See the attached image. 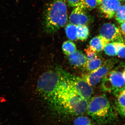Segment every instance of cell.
<instances>
[{
    "label": "cell",
    "mask_w": 125,
    "mask_h": 125,
    "mask_svg": "<svg viewBox=\"0 0 125 125\" xmlns=\"http://www.w3.org/2000/svg\"><path fill=\"white\" fill-rule=\"evenodd\" d=\"M55 109L67 116H77L87 111L89 101L75 91L71 82L70 75L65 74L52 99Z\"/></svg>",
    "instance_id": "cell-1"
},
{
    "label": "cell",
    "mask_w": 125,
    "mask_h": 125,
    "mask_svg": "<svg viewBox=\"0 0 125 125\" xmlns=\"http://www.w3.org/2000/svg\"><path fill=\"white\" fill-rule=\"evenodd\" d=\"M68 14L66 0H54L45 13L44 25L48 33H54L66 24Z\"/></svg>",
    "instance_id": "cell-2"
},
{
    "label": "cell",
    "mask_w": 125,
    "mask_h": 125,
    "mask_svg": "<svg viewBox=\"0 0 125 125\" xmlns=\"http://www.w3.org/2000/svg\"><path fill=\"white\" fill-rule=\"evenodd\" d=\"M88 114L98 123L104 124L114 120V115L108 99L104 94L91 99L87 109Z\"/></svg>",
    "instance_id": "cell-3"
},
{
    "label": "cell",
    "mask_w": 125,
    "mask_h": 125,
    "mask_svg": "<svg viewBox=\"0 0 125 125\" xmlns=\"http://www.w3.org/2000/svg\"><path fill=\"white\" fill-rule=\"evenodd\" d=\"M62 76L58 73L49 71L40 76L38 82V87L40 92L47 97L54 96L60 83Z\"/></svg>",
    "instance_id": "cell-4"
},
{
    "label": "cell",
    "mask_w": 125,
    "mask_h": 125,
    "mask_svg": "<svg viewBox=\"0 0 125 125\" xmlns=\"http://www.w3.org/2000/svg\"><path fill=\"white\" fill-rule=\"evenodd\" d=\"M102 87L104 91L115 94L125 89L123 72L116 70L109 72L103 80Z\"/></svg>",
    "instance_id": "cell-5"
},
{
    "label": "cell",
    "mask_w": 125,
    "mask_h": 125,
    "mask_svg": "<svg viewBox=\"0 0 125 125\" xmlns=\"http://www.w3.org/2000/svg\"><path fill=\"white\" fill-rule=\"evenodd\" d=\"M114 65L112 61L109 60L106 61L98 69L89 72L84 75L83 78L91 86H95L103 80L111 71Z\"/></svg>",
    "instance_id": "cell-6"
},
{
    "label": "cell",
    "mask_w": 125,
    "mask_h": 125,
    "mask_svg": "<svg viewBox=\"0 0 125 125\" xmlns=\"http://www.w3.org/2000/svg\"><path fill=\"white\" fill-rule=\"evenodd\" d=\"M100 32V36L106 45L111 42H122L121 32L114 24H104L101 27Z\"/></svg>",
    "instance_id": "cell-7"
},
{
    "label": "cell",
    "mask_w": 125,
    "mask_h": 125,
    "mask_svg": "<svg viewBox=\"0 0 125 125\" xmlns=\"http://www.w3.org/2000/svg\"><path fill=\"white\" fill-rule=\"evenodd\" d=\"M71 82L75 91L84 98L89 101L93 93V90L83 78L70 76Z\"/></svg>",
    "instance_id": "cell-8"
},
{
    "label": "cell",
    "mask_w": 125,
    "mask_h": 125,
    "mask_svg": "<svg viewBox=\"0 0 125 125\" xmlns=\"http://www.w3.org/2000/svg\"><path fill=\"white\" fill-rule=\"evenodd\" d=\"M85 10L80 6L75 7L70 15V23L77 26L87 25L90 23L92 19Z\"/></svg>",
    "instance_id": "cell-9"
},
{
    "label": "cell",
    "mask_w": 125,
    "mask_h": 125,
    "mask_svg": "<svg viewBox=\"0 0 125 125\" xmlns=\"http://www.w3.org/2000/svg\"><path fill=\"white\" fill-rule=\"evenodd\" d=\"M120 5L118 0H99L98 1L100 10L109 19L113 17Z\"/></svg>",
    "instance_id": "cell-10"
},
{
    "label": "cell",
    "mask_w": 125,
    "mask_h": 125,
    "mask_svg": "<svg viewBox=\"0 0 125 125\" xmlns=\"http://www.w3.org/2000/svg\"><path fill=\"white\" fill-rule=\"evenodd\" d=\"M70 62L76 67H86L87 59L83 52L79 51H75L73 53L69 56Z\"/></svg>",
    "instance_id": "cell-11"
},
{
    "label": "cell",
    "mask_w": 125,
    "mask_h": 125,
    "mask_svg": "<svg viewBox=\"0 0 125 125\" xmlns=\"http://www.w3.org/2000/svg\"><path fill=\"white\" fill-rule=\"evenodd\" d=\"M89 46L96 52L102 51L106 44L100 36H96L90 42Z\"/></svg>",
    "instance_id": "cell-12"
},
{
    "label": "cell",
    "mask_w": 125,
    "mask_h": 125,
    "mask_svg": "<svg viewBox=\"0 0 125 125\" xmlns=\"http://www.w3.org/2000/svg\"><path fill=\"white\" fill-rule=\"evenodd\" d=\"M65 31L67 38L71 40L76 41L77 37V26L71 23L68 24L65 28Z\"/></svg>",
    "instance_id": "cell-13"
},
{
    "label": "cell",
    "mask_w": 125,
    "mask_h": 125,
    "mask_svg": "<svg viewBox=\"0 0 125 125\" xmlns=\"http://www.w3.org/2000/svg\"><path fill=\"white\" fill-rule=\"evenodd\" d=\"M63 52L66 55H70L76 50V45L73 42L68 40L65 42L62 45Z\"/></svg>",
    "instance_id": "cell-14"
},
{
    "label": "cell",
    "mask_w": 125,
    "mask_h": 125,
    "mask_svg": "<svg viewBox=\"0 0 125 125\" xmlns=\"http://www.w3.org/2000/svg\"><path fill=\"white\" fill-rule=\"evenodd\" d=\"M98 5L97 0H81L78 6H80L85 10H91L95 9Z\"/></svg>",
    "instance_id": "cell-15"
},
{
    "label": "cell",
    "mask_w": 125,
    "mask_h": 125,
    "mask_svg": "<svg viewBox=\"0 0 125 125\" xmlns=\"http://www.w3.org/2000/svg\"><path fill=\"white\" fill-rule=\"evenodd\" d=\"M89 35V30L87 25L77 26L78 40L84 41L87 39Z\"/></svg>",
    "instance_id": "cell-16"
},
{
    "label": "cell",
    "mask_w": 125,
    "mask_h": 125,
    "mask_svg": "<svg viewBox=\"0 0 125 125\" xmlns=\"http://www.w3.org/2000/svg\"><path fill=\"white\" fill-rule=\"evenodd\" d=\"M103 63L101 59L98 58L90 61L87 62L86 69L89 72L94 71L101 67Z\"/></svg>",
    "instance_id": "cell-17"
},
{
    "label": "cell",
    "mask_w": 125,
    "mask_h": 125,
    "mask_svg": "<svg viewBox=\"0 0 125 125\" xmlns=\"http://www.w3.org/2000/svg\"><path fill=\"white\" fill-rule=\"evenodd\" d=\"M74 125H96L94 122L88 117L79 115L74 121Z\"/></svg>",
    "instance_id": "cell-18"
},
{
    "label": "cell",
    "mask_w": 125,
    "mask_h": 125,
    "mask_svg": "<svg viewBox=\"0 0 125 125\" xmlns=\"http://www.w3.org/2000/svg\"><path fill=\"white\" fill-rule=\"evenodd\" d=\"M117 108L125 109V89L116 94Z\"/></svg>",
    "instance_id": "cell-19"
},
{
    "label": "cell",
    "mask_w": 125,
    "mask_h": 125,
    "mask_svg": "<svg viewBox=\"0 0 125 125\" xmlns=\"http://www.w3.org/2000/svg\"><path fill=\"white\" fill-rule=\"evenodd\" d=\"M116 55L120 58H125V44L122 42H114Z\"/></svg>",
    "instance_id": "cell-20"
},
{
    "label": "cell",
    "mask_w": 125,
    "mask_h": 125,
    "mask_svg": "<svg viewBox=\"0 0 125 125\" xmlns=\"http://www.w3.org/2000/svg\"><path fill=\"white\" fill-rule=\"evenodd\" d=\"M104 52L106 54L111 56L116 55V50L114 42H109L105 45L104 47Z\"/></svg>",
    "instance_id": "cell-21"
},
{
    "label": "cell",
    "mask_w": 125,
    "mask_h": 125,
    "mask_svg": "<svg viewBox=\"0 0 125 125\" xmlns=\"http://www.w3.org/2000/svg\"><path fill=\"white\" fill-rule=\"evenodd\" d=\"M115 16L118 22L122 23L125 22V5L120 6L116 11Z\"/></svg>",
    "instance_id": "cell-22"
},
{
    "label": "cell",
    "mask_w": 125,
    "mask_h": 125,
    "mask_svg": "<svg viewBox=\"0 0 125 125\" xmlns=\"http://www.w3.org/2000/svg\"><path fill=\"white\" fill-rule=\"evenodd\" d=\"M86 54L87 62L90 61L98 58L96 52L89 46L84 50Z\"/></svg>",
    "instance_id": "cell-23"
},
{
    "label": "cell",
    "mask_w": 125,
    "mask_h": 125,
    "mask_svg": "<svg viewBox=\"0 0 125 125\" xmlns=\"http://www.w3.org/2000/svg\"><path fill=\"white\" fill-rule=\"evenodd\" d=\"M68 5L72 7L78 6L81 0H66Z\"/></svg>",
    "instance_id": "cell-24"
},
{
    "label": "cell",
    "mask_w": 125,
    "mask_h": 125,
    "mask_svg": "<svg viewBox=\"0 0 125 125\" xmlns=\"http://www.w3.org/2000/svg\"><path fill=\"white\" fill-rule=\"evenodd\" d=\"M121 32L123 36L125 37V22L122 23L121 25Z\"/></svg>",
    "instance_id": "cell-25"
},
{
    "label": "cell",
    "mask_w": 125,
    "mask_h": 125,
    "mask_svg": "<svg viewBox=\"0 0 125 125\" xmlns=\"http://www.w3.org/2000/svg\"><path fill=\"white\" fill-rule=\"evenodd\" d=\"M117 110L120 114L125 117V109H117Z\"/></svg>",
    "instance_id": "cell-26"
},
{
    "label": "cell",
    "mask_w": 125,
    "mask_h": 125,
    "mask_svg": "<svg viewBox=\"0 0 125 125\" xmlns=\"http://www.w3.org/2000/svg\"><path fill=\"white\" fill-rule=\"evenodd\" d=\"M123 76H124V78H125V70H124V71H123Z\"/></svg>",
    "instance_id": "cell-27"
},
{
    "label": "cell",
    "mask_w": 125,
    "mask_h": 125,
    "mask_svg": "<svg viewBox=\"0 0 125 125\" xmlns=\"http://www.w3.org/2000/svg\"><path fill=\"white\" fill-rule=\"evenodd\" d=\"M97 0V1H98L99 0Z\"/></svg>",
    "instance_id": "cell-28"
}]
</instances>
